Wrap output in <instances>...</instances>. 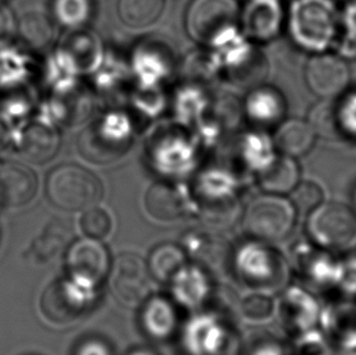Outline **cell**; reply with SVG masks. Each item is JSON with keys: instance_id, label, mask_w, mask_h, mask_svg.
I'll use <instances>...</instances> for the list:
<instances>
[{"instance_id": "obj_5", "label": "cell", "mask_w": 356, "mask_h": 355, "mask_svg": "<svg viewBox=\"0 0 356 355\" xmlns=\"http://www.w3.org/2000/svg\"><path fill=\"white\" fill-rule=\"evenodd\" d=\"M292 32L309 49L325 47L334 32V10L328 0H298L293 5Z\"/></svg>"}, {"instance_id": "obj_20", "label": "cell", "mask_w": 356, "mask_h": 355, "mask_svg": "<svg viewBox=\"0 0 356 355\" xmlns=\"http://www.w3.org/2000/svg\"><path fill=\"white\" fill-rule=\"evenodd\" d=\"M165 0H120L118 14L131 29H145L159 19Z\"/></svg>"}, {"instance_id": "obj_8", "label": "cell", "mask_w": 356, "mask_h": 355, "mask_svg": "<svg viewBox=\"0 0 356 355\" xmlns=\"http://www.w3.org/2000/svg\"><path fill=\"white\" fill-rule=\"evenodd\" d=\"M305 79L316 95L331 99L347 88L349 70L347 63L336 55H318L309 60Z\"/></svg>"}, {"instance_id": "obj_30", "label": "cell", "mask_w": 356, "mask_h": 355, "mask_svg": "<svg viewBox=\"0 0 356 355\" xmlns=\"http://www.w3.org/2000/svg\"><path fill=\"white\" fill-rule=\"evenodd\" d=\"M11 24H13V19L9 11L5 9L4 6H0V39L4 38L9 34L11 31Z\"/></svg>"}, {"instance_id": "obj_4", "label": "cell", "mask_w": 356, "mask_h": 355, "mask_svg": "<svg viewBox=\"0 0 356 355\" xmlns=\"http://www.w3.org/2000/svg\"><path fill=\"white\" fill-rule=\"evenodd\" d=\"M308 230L318 245L344 248L356 237V213L342 202L321 203L309 216Z\"/></svg>"}, {"instance_id": "obj_28", "label": "cell", "mask_w": 356, "mask_h": 355, "mask_svg": "<svg viewBox=\"0 0 356 355\" xmlns=\"http://www.w3.org/2000/svg\"><path fill=\"white\" fill-rule=\"evenodd\" d=\"M273 312L271 299L261 294H254L245 299L242 304V313L245 317L252 320H261L269 317Z\"/></svg>"}, {"instance_id": "obj_16", "label": "cell", "mask_w": 356, "mask_h": 355, "mask_svg": "<svg viewBox=\"0 0 356 355\" xmlns=\"http://www.w3.org/2000/svg\"><path fill=\"white\" fill-rule=\"evenodd\" d=\"M146 208L154 219L172 221L183 216L185 205L177 189L164 182H156L146 195Z\"/></svg>"}, {"instance_id": "obj_1", "label": "cell", "mask_w": 356, "mask_h": 355, "mask_svg": "<svg viewBox=\"0 0 356 355\" xmlns=\"http://www.w3.org/2000/svg\"><path fill=\"white\" fill-rule=\"evenodd\" d=\"M49 201L63 211H86L102 197V182L77 164H61L50 171L45 182Z\"/></svg>"}, {"instance_id": "obj_12", "label": "cell", "mask_w": 356, "mask_h": 355, "mask_svg": "<svg viewBox=\"0 0 356 355\" xmlns=\"http://www.w3.org/2000/svg\"><path fill=\"white\" fill-rule=\"evenodd\" d=\"M170 283L174 298L190 309L201 307L211 291L207 274L196 265H184Z\"/></svg>"}, {"instance_id": "obj_26", "label": "cell", "mask_w": 356, "mask_h": 355, "mask_svg": "<svg viewBox=\"0 0 356 355\" xmlns=\"http://www.w3.org/2000/svg\"><path fill=\"white\" fill-rule=\"evenodd\" d=\"M81 228L87 237L100 240L110 234L112 229L111 218L102 208L92 206L83 213Z\"/></svg>"}, {"instance_id": "obj_11", "label": "cell", "mask_w": 356, "mask_h": 355, "mask_svg": "<svg viewBox=\"0 0 356 355\" xmlns=\"http://www.w3.org/2000/svg\"><path fill=\"white\" fill-rule=\"evenodd\" d=\"M38 190V179L32 169L19 164L0 166V203L19 207L33 200Z\"/></svg>"}, {"instance_id": "obj_33", "label": "cell", "mask_w": 356, "mask_h": 355, "mask_svg": "<svg viewBox=\"0 0 356 355\" xmlns=\"http://www.w3.org/2000/svg\"><path fill=\"white\" fill-rule=\"evenodd\" d=\"M279 349L274 348V347H266V348H261L259 349L258 355H280Z\"/></svg>"}, {"instance_id": "obj_22", "label": "cell", "mask_w": 356, "mask_h": 355, "mask_svg": "<svg viewBox=\"0 0 356 355\" xmlns=\"http://www.w3.org/2000/svg\"><path fill=\"white\" fill-rule=\"evenodd\" d=\"M339 110L330 101L315 105L310 113V127L315 134L323 138H334L341 132Z\"/></svg>"}, {"instance_id": "obj_31", "label": "cell", "mask_w": 356, "mask_h": 355, "mask_svg": "<svg viewBox=\"0 0 356 355\" xmlns=\"http://www.w3.org/2000/svg\"><path fill=\"white\" fill-rule=\"evenodd\" d=\"M9 143V135H8V129L3 120L0 118V151L5 150Z\"/></svg>"}, {"instance_id": "obj_24", "label": "cell", "mask_w": 356, "mask_h": 355, "mask_svg": "<svg viewBox=\"0 0 356 355\" xmlns=\"http://www.w3.org/2000/svg\"><path fill=\"white\" fill-rule=\"evenodd\" d=\"M323 190L316 182H304L297 184L292 190L291 203L296 211L308 214L323 203Z\"/></svg>"}, {"instance_id": "obj_18", "label": "cell", "mask_w": 356, "mask_h": 355, "mask_svg": "<svg viewBox=\"0 0 356 355\" xmlns=\"http://www.w3.org/2000/svg\"><path fill=\"white\" fill-rule=\"evenodd\" d=\"M298 167L292 157L280 156L260 172V187L270 194H286L298 184Z\"/></svg>"}, {"instance_id": "obj_3", "label": "cell", "mask_w": 356, "mask_h": 355, "mask_svg": "<svg viewBox=\"0 0 356 355\" xmlns=\"http://www.w3.org/2000/svg\"><path fill=\"white\" fill-rule=\"evenodd\" d=\"M238 6L235 0H193L186 14V29L198 43H218L235 29Z\"/></svg>"}, {"instance_id": "obj_14", "label": "cell", "mask_w": 356, "mask_h": 355, "mask_svg": "<svg viewBox=\"0 0 356 355\" xmlns=\"http://www.w3.org/2000/svg\"><path fill=\"white\" fill-rule=\"evenodd\" d=\"M60 148L58 134L48 125L34 123L24 132L21 154L35 164H43L54 159Z\"/></svg>"}, {"instance_id": "obj_21", "label": "cell", "mask_w": 356, "mask_h": 355, "mask_svg": "<svg viewBox=\"0 0 356 355\" xmlns=\"http://www.w3.org/2000/svg\"><path fill=\"white\" fill-rule=\"evenodd\" d=\"M19 33L24 43L35 50L48 48L54 40L55 29L47 15L39 11L24 14L19 24Z\"/></svg>"}, {"instance_id": "obj_19", "label": "cell", "mask_w": 356, "mask_h": 355, "mask_svg": "<svg viewBox=\"0 0 356 355\" xmlns=\"http://www.w3.org/2000/svg\"><path fill=\"white\" fill-rule=\"evenodd\" d=\"M185 252L174 244H161L149 253V275L161 283H168L185 265Z\"/></svg>"}, {"instance_id": "obj_10", "label": "cell", "mask_w": 356, "mask_h": 355, "mask_svg": "<svg viewBox=\"0 0 356 355\" xmlns=\"http://www.w3.org/2000/svg\"><path fill=\"white\" fill-rule=\"evenodd\" d=\"M227 342V329L212 315L193 317L185 329L184 345L191 355H222Z\"/></svg>"}, {"instance_id": "obj_34", "label": "cell", "mask_w": 356, "mask_h": 355, "mask_svg": "<svg viewBox=\"0 0 356 355\" xmlns=\"http://www.w3.org/2000/svg\"><path fill=\"white\" fill-rule=\"evenodd\" d=\"M131 355H154L152 353H149V352H145V351H139V352H134L133 354Z\"/></svg>"}, {"instance_id": "obj_27", "label": "cell", "mask_w": 356, "mask_h": 355, "mask_svg": "<svg viewBox=\"0 0 356 355\" xmlns=\"http://www.w3.org/2000/svg\"><path fill=\"white\" fill-rule=\"evenodd\" d=\"M58 14L68 24H81L88 15L87 0H58Z\"/></svg>"}, {"instance_id": "obj_29", "label": "cell", "mask_w": 356, "mask_h": 355, "mask_svg": "<svg viewBox=\"0 0 356 355\" xmlns=\"http://www.w3.org/2000/svg\"><path fill=\"white\" fill-rule=\"evenodd\" d=\"M78 355H111L106 345L102 342L90 341L83 345Z\"/></svg>"}, {"instance_id": "obj_6", "label": "cell", "mask_w": 356, "mask_h": 355, "mask_svg": "<svg viewBox=\"0 0 356 355\" xmlns=\"http://www.w3.org/2000/svg\"><path fill=\"white\" fill-rule=\"evenodd\" d=\"M147 263L135 253L118 255L112 267V290L117 299L134 307L143 302L149 292Z\"/></svg>"}, {"instance_id": "obj_9", "label": "cell", "mask_w": 356, "mask_h": 355, "mask_svg": "<svg viewBox=\"0 0 356 355\" xmlns=\"http://www.w3.org/2000/svg\"><path fill=\"white\" fill-rule=\"evenodd\" d=\"M79 283V286L55 283L50 286L44 298V310L50 319L58 322H70L82 314L92 301L94 286Z\"/></svg>"}, {"instance_id": "obj_13", "label": "cell", "mask_w": 356, "mask_h": 355, "mask_svg": "<svg viewBox=\"0 0 356 355\" xmlns=\"http://www.w3.org/2000/svg\"><path fill=\"white\" fill-rule=\"evenodd\" d=\"M236 262L241 276L250 283H265L274 278L275 255L264 246H243Z\"/></svg>"}, {"instance_id": "obj_23", "label": "cell", "mask_w": 356, "mask_h": 355, "mask_svg": "<svg viewBox=\"0 0 356 355\" xmlns=\"http://www.w3.org/2000/svg\"><path fill=\"white\" fill-rule=\"evenodd\" d=\"M71 234L72 231L70 230V228L63 221H56L50 223V226L44 231L43 235L35 242L38 255L47 260L54 258L70 242Z\"/></svg>"}, {"instance_id": "obj_7", "label": "cell", "mask_w": 356, "mask_h": 355, "mask_svg": "<svg viewBox=\"0 0 356 355\" xmlns=\"http://www.w3.org/2000/svg\"><path fill=\"white\" fill-rule=\"evenodd\" d=\"M66 262L73 278L92 286L102 283L111 269V260L106 247L92 237L72 244L68 248Z\"/></svg>"}, {"instance_id": "obj_17", "label": "cell", "mask_w": 356, "mask_h": 355, "mask_svg": "<svg viewBox=\"0 0 356 355\" xmlns=\"http://www.w3.org/2000/svg\"><path fill=\"white\" fill-rule=\"evenodd\" d=\"M315 133L309 123L300 120L284 122L276 132L275 141L280 151L289 157H298L313 148Z\"/></svg>"}, {"instance_id": "obj_15", "label": "cell", "mask_w": 356, "mask_h": 355, "mask_svg": "<svg viewBox=\"0 0 356 355\" xmlns=\"http://www.w3.org/2000/svg\"><path fill=\"white\" fill-rule=\"evenodd\" d=\"M141 325L154 340H165L177 327V313L172 303L163 297H152L145 303L141 313Z\"/></svg>"}, {"instance_id": "obj_2", "label": "cell", "mask_w": 356, "mask_h": 355, "mask_svg": "<svg viewBox=\"0 0 356 355\" xmlns=\"http://www.w3.org/2000/svg\"><path fill=\"white\" fill-rule=\"evenodd\" d=\"M296 208L276 195H264L250 202L245 216V230L258 240L280 241L293 230Z\"/></svg>"}, {"instance_id": "obj_32", "label": "cell", "mask_w": 356, "mask_h": 355, "mask_svg": "<svg viewBox=\"0 0 356 355\" xmlns=\"http://www.w3.org/2000/svg\"><path fill=\"white\" fill-rule=\"evenodd\" d=\"M349 107H348V122H350V125H353L352 128H354L355 127L356 128V99L354 97V99H352L350 100V102H349Z\"/></svg>"}, {"instance_id": "obj_25", "label": "cell", "mask_w": 356, "mask_h": 355, "mask_svg": "<svg viewBox=\"0 0 356 355\" xmlns=\"http://www.w3.org/2000/svg\"><path fill=\"white\" fill-rule=\"evenodd\" d=\"M279 24V16L274 9H266L264 6H255L250 10V17L245 19V31L258 38L266 39L276 31Z\"/></svg>"}]
</instances>
